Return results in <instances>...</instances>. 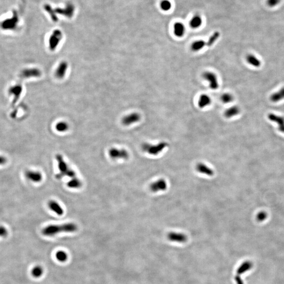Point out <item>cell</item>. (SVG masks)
<instances>
[{
	"instance_id": "18",
	"label": "cell",
	"mask_w": 284,
	"mask_h": 284,
	"mask_svg": "<svg viewBox=\"0 0 284 284\" xmlns=\"http://www.w3.org/2000/svg\"><path fill=\"white\" fill-rule=\"evenodd\" d=\"M211 103V99L207 94H202L199 98L198 105L200 109H204L210 105Z\"/></svg>"
},
{
	"instance_id": "9",
	"label": "cell",
	"mask_w": 284,
	"mask_h": 284,
	"mask_svg": "<svg viewBox=\"0 0 284 284\" xmlns=\"http://www.w3.org/2000/svg\"><path fill=\"white\" fill-rule=\"evenodd\" d=\"M167 182L163 179H160L153 182L150 185V190L152 192L156 193L160 191H164L167 189Z\"/></svg>"
},
{
	"instance_id": "21",
	"label": "cell",
	"mask_w": 284,
	"mask_h": 284,
	"mask_svg": "<svg viewBox=\"0 0 284 284\" xmlns=\"http://www.w3.org/2000/svg\"><path fill=\"white\" fill-rule=\"evenodd\" d=\"M240 112L241 110L239 107L237 106H233L225 111L224 115L227 119H230L238 115Z\"/></svg>"
},
{
	"instance_id": "6",
	"label": "cell",
	"mask_w": 284,
	"mask_h": 284,
	"mask_svg": "<svg viewBox=\"0 0 284 284\" xmlns=\"http://www.w3.org/2000/svg\"><path fill=\"white\" fill-rule=\"evenodd\" d=\"M109 155L111 159H123L127 160L129 159V153L125 149H119L113 147L109 150Z\"/></svg>"
},
{
	"instance_id": "31",
	"label": "cell",
	"mask_w": 284,
	"mask_h": 284,
	"mask_svg": "<svg viewBox=\"0 0 284 284\" xmlns=\"http://www.w3.org/2000/svg\"><path fill=\"white\" fill-rule=\"evenodd\" d=\"M55 257H56V259L61 262H64V261H66L68 257L67 254L65 251H58L55 254Z\"/></svg>"
},
{
	"instance_id": "2",
	"label": "cell",
	"mask_w": 284,
	"mask_h": 284,
	"mask_svg": "<svg viewBox=\"0 0 284 284\" xmlns=\"http://www.w3.org/2000/svg\"><path fill=\"white\" fill-rule=\"evenodd\" d=\"M168 146V144L165 142H160L156 145L144 143L142 145V150L152 155H157L162 152L164 149Z\"/></svg>"
},
{
	"instance_id": "23",
	"label": "cell",
	"mask_w": 284,
	"mask_h": 284,
	"mask_svg": "<svg viewBox=\"0 0 284 284\" xmlns=\"http://www.w3.org/2000/svg\"><path fill=\"white\" fill-rule=\"evenodd\" d=\"M270 99L272 102L277 103L284 99V87L279 89V91L273 93Z\"/></svg>"
},
{
	"instance_id": "32",
	"label": "cell",
	"mask_w": 284,
	"mask_h": 284,
	"mask_svg": "<svg viewBox=\"0 0 284 284\" xmlns=\"http://www.w3.org/2000/svg\"><path fill=\"white\" fill-rule=\"evenodd\" d=\"M160 7L164 11H168L172 8V4L169 0H163L160 2Z\"/></svg>"
},
{
	"instance_id": "28",
	"label": "cell",
	"mask_w": 284,
	"mask_h": 284,
	"mask_svg": "<svg viewBox=\"0 0 284 284\" xmlns=\"http://www.w3.org/2000/svg\"><path fill=\"white\" fill-rule=\"evenodd\" d=\"M220 33L216 31L213 33L210 37L208 39V41L206 42V46L210 47L217 41L218 38H220Z\"/></svg>"
},
{
	"instance_id": "22",
	"label": "cell",
	"mask_w": 284,
	"mask_h": 284,
	"mask_svg": "<svg viewBox=\"0 0 284 284\" xmlns=\"http://www.w3.org/2000/svg\"><path fill=\"white\" fill-rule=\"evenodd\" d=\"M246 61L249 64L255 68H259L261 65V62L254 55L248 54L246 56Z\"/></svg>"
},
{
	"instance_id": "20",
	"label": "cell",
	"mask_w": 284,
	"mask_h": 284,
	"mask_svg": "<svg viewBox=\"0 0 284 284\" xmlns=\"http://www.w3.org/2000/svg\"><path fill=\"white\" fill-rule=\"evenodd\" d=\"M22 92V87L21 85H17L13 86L10 88L9 89V93L11 94H13L14 96L13 104H15V103L17 102V101L20 98Z\"/></svg>"
},
{
	"instance_id": "24",
	"label": "cell",
	"mask_w": 284,
	"mask_h": 284,
	"mask_svg": "<svg viewBox=\"0 0 284 284\" xmlns=\"http://www.w3.org/2000/svg\"><path fill=\"white\" fill-rule=\"evenodd\" d=\"M205 46H206V42L204 40H197L191 44L190 49L192 51L198 52L202 50Z\"/></svg>"
},
{
	"instance_id": "19",
	"label": "cell",
	"mask_w": 284,
	"mask_h": 284,
	"mask_svg": "<svg viewBox=\"0 0 284 284\" xmlns=\"http://www.w3.org/2000/svg\"><path fill=\"white\" fill-rule=\"evenodd\" d=\"M253 267V264L251 261H244L240 265L237 270V274L238 275L243 274L244 273H246L247 271H250Z\"/></svg>"
},
{
	"instance_id": "13",
	"label": "cell",
	"mask_w": 284,
	"mask_h": 284,
	"mask_svg": "<svg viewBox=\"0 0 284 284\" xmlns=\"http://www.w3.org/2000/svg\"><path fill=\"white\" fill-rule=\"evenodd\" d=\"M167 238L170 241L177 243H185L187 241V238L186 235L183 233L170 232L167 235Z\"/></svg>"
},
{
	"instance_id": "5",
	"label": "cell",
	"mask_w": 284,
	"mask_h": 284,
	"mask_svg": "<svg viewBox=\"0 0 284 284\" xmlns=\"http://www.w3.org/2000/svg\"><path fill=\"white\" fill-rule=\"evenodd\" d=\"M203 78L207 81L209 86L211 89H217L219 88L218 78L215 73L210 71H206L203 74Z\"/></svg>"
},
{
	"instance_id": "4",
	"label": "cell",
	"mask_w": 284,
	"mask_h": 284,
	"mask_svg": "<svg viewBox=\"0 0 284 284\" xmlns=\"http://www.w3.org/2000/svg\"><path fill=\"white\" fill-rule=\"evenodd\" d=\"M56 160L58 161V168L60 170V173L56 174V178L58 180L61 179L63 177L65 176L66 173L70 167L68 166L66 162H65L63 156L61 154H57L55 156Z\"/></svg>"
},
{
	"instance_id": "15",
	"label": "cell",
	"mask_w": 284,
	"mask_h": 284,
	"mask_svg": "<svg viewBox=\"0 0 284 284\" xmlns=\"http://www.w3.org/2000/svg\"><path fill=\"white\" fill-rule=\"evenodd\" d=\"M196 170L197 172L202 174H205L209 176H213L214 172L212 169H210L208 166L203 163H198L196 165Z\"/></svg>"
},
{
	"instance_id": "33",
	"label": "cell",
	"mask_w": 284,
	"mask_h": 284,
	"mask_svg": "<svg viewBox=\"0 0 284 284\" xmlns=\"http://www.w3.org/2000/svg\"><path fill=\"white\" fill-rule=\"evenodd\" d=\"M267 4L269 7H275L279 4L281 0H267Z\"/></svg>"
},
{
	"instance_id": "30",
	"label": "cell",
	"mask_w": 284,
	"mask_h": 284,
	"mask_svg": "<svg viewBox=\"0 0 284 284\" xmlns=\"http://www.w3.org/2000/svg\"><path fill=\"white\" fill-rule=\"evenodd\" d=\"M32 275L34 277H40L43 273V269L42 267L40 266H35L32 270Z\"/></svg>"
},
{
	"instance_id": "34",
	"label": "cell",
	"mask_w": 284,
	"mask_h": 284,
	"mask_svg": "<svg viewBox=\"0 0 284 284\" xmlns=\"http://www.w3.org/2000/svg\"><path fill=\"white\" fill-rule=\"evenodd\" d=\"M8 231L5 227L0 226V237H5L8 236Z\"/></svg>"
},
{
	"instance_id": "27",
	"label": "cell",
	"mask_w": 284,
	"mask_h": 284,
	"mask_svg": "<svg viewBox=\"0 0 284 284\" xmlns=\"http://www.w3.org/2000/svg\"><path fill=\"white\" fill-rule=\"evenodd\" d=\"M69 129V125L68 123L64 121H61L56 123L55 129L59 132H65Z\"/></svg>"
},
{
	"instance_id": "11",
	"label": "cell",
	"mask_w": 284,
	"mask_h": 284,
	"mask_svg": "<svg viewBox=\"0 0 284 284\" xmlns=\"http://www.w3.org/2000/svg\"><path fill=\"white\" fill-rule=\"evenodd\" d=\"M25 176L28 180L34 183L41 182L43 179V176L41 173L34 170H27L25 172Z\"/></svg>"
},
{
	"instance_id": "14",
	"label": "cell",
	"mask_w": 284,
	"mask_h": 284,
	"mask_svg": "<svg viewBox=\"0 0 284 284\" xmlns=\"http://www.w3.org/2000/svg\"><path fill=\"white\" fill-rule=\"evenodd\" d=\"M268 117L269 120L278 124L279 126V130L284 133V118L281 116L278 115L273 113L268 114Z\"/></svg>"
},
{
	"instance_id": "3",
	"label": "cell",
	"mask_w": 284,
	"mask_h": 284,
	"mask_svg": "<svg viewBox=\"0 0 284 284\" xmlns=\"http://www.w3.org/2000/svg\"><path fill=\"white\" fill-rule=\"evenodd\" d=\"M63 38V34L59 30H56L53 32L48 40V48L51 51H54L56 50L62 39Z\"/></svg>"
},
{
	"instance_id": "17",
	"label": "cell",
	"mask_w": 284,
	"mask_h": 284,
	"mask_svg": "<svg viewBox=\"0 0 284 284\" xmlns=\"http://www.w3.org/2000/svg\"><path fill=\"white\" fill-rule=\"evenodd\" d=\"M174 33L178 38L183 37L185 33V27L181 22H176L173 27Z\"/></svg>"
},
{
	"instance_id": "12",
	"label": "cell",
	"mask_w": 284,
	"mask_h": 284,
	"mask_svg": "<svg viewBox=\"0 0 284 284\" xmlns=\"http://www.w3.org/2000/svg\"><path fill=\"white\" fill-rule=\"evenodd\" d=\"M42 74L41 71L37 68H30L23 70L21 73L23 78L28 79L30 78H38Z\"/></svg>"
},
{
	"instance_id": "26",
	"label": "cell",
	"mask_w": 284,
	"mask_h": 284,
	"mask_svg": "<svg viewBox=\"0 0 284 284\" xmlns=\"http://www.w3.org/2000/svg\"><path fill=\"white\" fill-rule=\"evenodd\" d=\"M82 183L81 180L77 177H75L71 179V180L67 183V186L70 188H74L77 189L79 188L82 186Z\"/></svg>"
},
{
	"instance_id": "8",
	"label": "cell",
	"mask_w": 284,
	"mask_h": 284,
	"mask_svg": "<svg viewBox=\"0 0 284 284\" xmlns=\"http://www.w3.org/2000/svg\"><path fill=\"white\" fill-rule=\"evenodd\" d=\"M18 19L16 12H14L12 18L6 20L2 23V28L4 30H13L17 27Z\"/></svg>"
},
{
	"instance_id": "29",
	"label": "cell",
	"mask_w": 284,
	"mask_h": 284,
	"mask_svg": "<svg viewBox=\"0 0 284 284\" xmlns=\"http://www.w3.org/2000/svg\"><path fill=\"white\" fill-rule=\"evenodd\" d=\"M221 99L224 104H228L234 100V97L232 94L228 93H225L222 94Z\"/></svg>"
},
{
	"instance_id": "1",
	"label": "cell",
	"mask_w": 284,
	"mask_h": 284,
	"mask_svg": "<svg viewBox=\"0 0 284 284\" xmlns=\"http://www.w3.org/2000/svg\"><path fill=\"white\" fill-rule=\"evenodd\" d=\"M78 230V226L73 223L61 225H50L43 228L42 233L44 236H53L60 233H73Z\"/></svg>"
},
{
	"instance_id": "16",
	"label": "cell",
	"mask_w": 284,
	"mask_h": 284,
	"mask_svg": "<svg viewBox=\"0 0 284 284\" xmlns=\"http://www.w3.org/2000/svg\"><path fill=\"white\" fill-rule=\"evenodd\" d=\"M48 206L50 210L56 213L58 216H61L64 214V210L62 207L55 200H50L48 203Z\"/></svg>"
},
{
	"instance_id": "36",
	"label": "cell",
	"mask_w": 284,
	"mask_h": 284,
	"mask_svg": "<svg viewBox=\"0 0 284 284\" xmlns=\"http://www.w3.org/2000/svg\"><path fill=\"white\" fill-rule=\"evenodd\" d=\"M7 162V159L3 156H0V165L5 164Z\"/></svg>"
},
{
	"instance_id": "10",
	"label": "cell",
	"mask_w": 284,
	"mask_h": 284,
	"mask_svg": "<svg viewBox=\"0 0 284 284\" xmlns=\"http://www.w3.org/2000/svg\"><path fill=\"white\" fill-rule=\"evenodd\" d=\"M68 65L66 61L61 62L55 71V76L58 79H63L66 75Z\"/></svg>"
},
{
	"instance_id": "25",
	"label": "cell",
	"mask_w": 284,
	"mask_h": 284,
	"mask_svg": "<svg viewBox=\"0 0 284 284\" xmlns=\"http://www.w3.org/2000/svg\"><path fill=\"white\" fill-rule=\"evenodd\" d=\"M203 20L200 16L198 15H195L192 18L190 22V28L194 29L198 28L202 25Z\"/></svg>"
},
{
	"instance_id": "7",
	"label": "cell",
	"mask_w": 284,
	"mask_h": 284,
	"mask_svg": "<svg viewBox=\"0 0 284 284\" xmlns=\"http://www.w3.org/2000/svg\"><path fill=\"white\" fill-rule=\"evenodd\" d=\"M140 114L138 113H132L123 117L122 123L125 126H129L140 121Z\"/></svg>"
},
{
	"instance_id": "35",
	"label": "cell",
	"mask_w": 284,
	"mask_h": 284,
	"mask_svg": "<svg viewBox=\"0 0 284 284\" xmlns=\"http://www.w3.org/2000/svg\"><path fill=\"white\" fill-rule=\"evenodd\" d=\"M235 279L237 284H244L243 280L241 279V278L240 277V275H236L235 277Z\"/></svg>"
}]
</instances>
